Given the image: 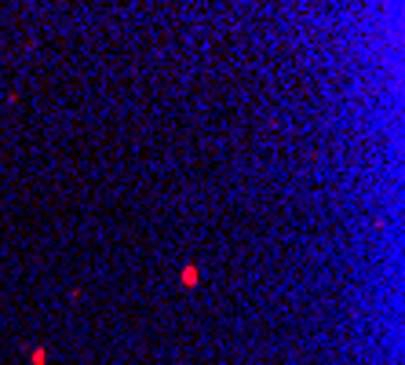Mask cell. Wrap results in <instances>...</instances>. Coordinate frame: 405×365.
<instances>
[{
    "label": "cell",
    "instance_id": "cell-1",
    "mask_svg": "<svg viewBox=\"0 0 405 365\" xmlns=\"http://www.w3.org/2000/svg\"><path fill=\"white\" fill-rule=\"evenodd\" d=\"M183 285H186V289H193V285H198V267H193V263L183 267Z\"/></svg>",
    "mask_w": 405,
    "mask_h": 365
},
{
    "label": "cell",
    "instance_id": "cell-2",
    "mask_svg": "<svg viewBox=\"0 0 405 365\" xmlns=\"http://www.w3.org/2000/svg\"><path fill=\"white\" fill-rule=\"evenodd\" d=\"M29 362H34V365H47V351H44V347H34V351H29Z\"/></svg>",
    "mask_w": 405,
    "mask_h": 365
}]
</instances>
